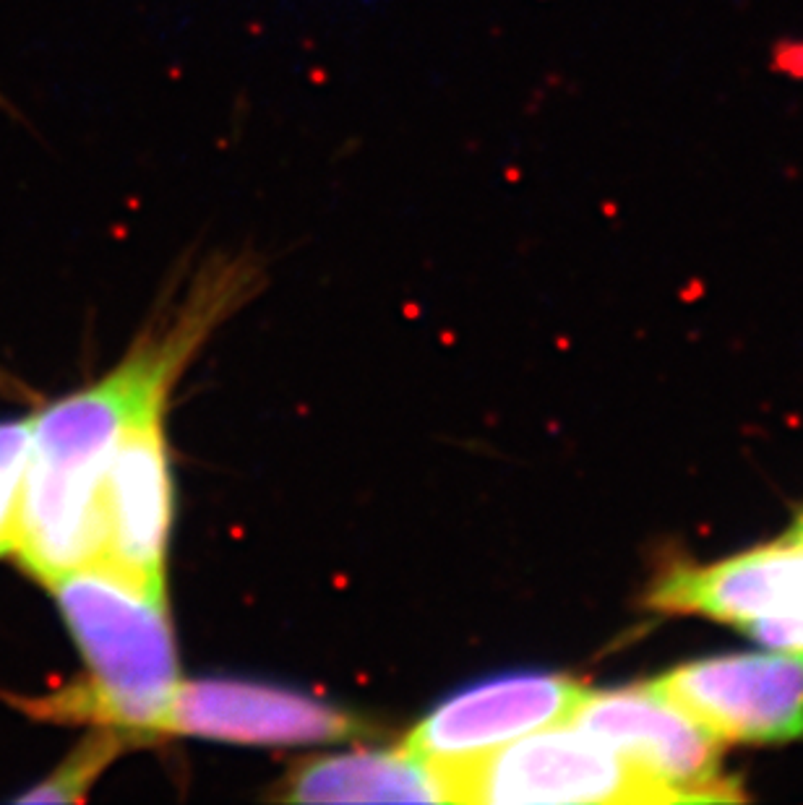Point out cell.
I'll use <instances>...</instances> for the list:
<instances>
[{"label":"cell","instance_id":"6","mask_svg":"<svg viewBox=\"0 0 803 805\" xmlns=\"http://www.w3.org/2000/svg\"><path fill=\"white\" fill-rule=\"evenodd\" d=\"M584 691L579 681L555 672L524 670L486 678L443 698L412 730L405 748L436 766H449L564 722Z\"/></svg>","mask_w":803,"mask_h":805},{"label":"cell","instance_id":"4","mask_svg":"<svg viewBox=\"0 0 803 805\" xmlns=\"http://www.w3.org/2000/svg\"><path fill=\"white\" fill-rule=\"evenodd\" d=\"M566 722L600 740L629 766L645 774L670 803L741 800L738 784L725 777L720 740L649 683L584 691Z\"/></svg>","mask_w":803,"mask_h":805},{"label":"cell","instance_id":"10","mask_svg":"<svg viewBox=\"0 0 803 805\" xmlns=\"http://www.w3.org/2000/svg\"><path fill=\"white\" fill-rule=\"evenodd\" d=\"M284 787V797L297 803H446L439 769L409 748L311 761Z\"/></svg>","mask_w":803,"mask_h":805},{"label":"cell","instance_id":"14","mask_svg":"<svg viewBox=\"0 0 803 805\" xmlns=\"http://www.w3.org/2000/svg\"><path fill=\"white\" fill-rule=\"evenodd\" d=\"M793 526H801V529H803V514H801V516H795V519H793Z\"/></svg>","mask_w":803,"mask_h":805},{"label":"cell","instance_id":"1","mask_svg":"<svg viewBox=\"0 0 803 805\" xmlns=\"http://www.w3.org/2000/svg\"><path fill=\"white\" fill-rule=\"evenodd\" d=\"M193 305L167 339L136 349L128 362L89 389L68 394L32 417L13 555L32 576L53 579L102 558V492L110 459L128 423L149 404L165 402L172 373L191 352L209 318L199 284Z\"/></svg>","mask_w":803,"mask_h":805},{"label":"cell","instance_id":"12","mask_svg":"<svg viewBox=\"0 0 803 805\" xmlns=\"http://www.w3.org/2000/svg\"><path fill=\"white\" fill-rule=\"evenodd\" d=\"M32 420H0V558L13 555V529Z\"/></svg>","mask_w":803,"mask_h":805},{"label":"cell","instance_id":"13","mask_svg":"<svg viewBox=\"0 0 803 805\" xmlns=\"http://www.w3.org/2000/svg\"><path fill=\"white\" fill-rule=\"evenodd\" d=\"M744 633L757 638L762 647L782 649V651H803V616L759 620L744 628Z\"/></svg>","mask_w":803,"mask_h":805},{"label":"cell","instance_id":"3","mask_svg":"<svg viewBox=\"0 0 803 805\" xmlns=\"http://www.w3.org/2000/svg\"><path fill=\"white\" fill-rule=\"evenodd\" d=\"M436 769L446 803H670L652 779L566 719Z\"/></svg>","mask_w":803,"mask_h":805},{"label":"cell","instance_id":"2","mask_svg":"<svg viewBox=\"0 0 803 805\" xmlns=\"http://www.w3.org/2000/svg\"><path fill=\"white\" fill-rule=\"evenodd\" d=\"M47 586L89 670L86 688L50 706L102 722L123 738L167 732L181 683L165 592L104 563L68 571Z\"/></svg>","mask_w":803,"mask_h":805},{"label":"cell","instance_id":"5","mask_svg":"<svg viewBox=\"0 0 803 805\" xmlns=\"http://www.w3.org/2000/svg\"><path fill=\"white\" fill-rule=\"evenodd\" d=\"M647 683L720 743L803 738V651L701 657Z\"/></svg>","mask_w":803,"mask_h":805},{"label":"cell","instance_id":"11","mask_svg":"<svg viewBox=\"0 0 803 805\" xmlns=\"http://www.w3.org/2000/svg\"><path fill=\"white\" fill-rule=\"evenodd\" d=\"M120 740H125L120 732L107 730L100 735H91L84 740V746L76 748L63 766L39 782L32 793L21 795L24 803H63V800H81L86 787H89L104 766L115 759L120 748Z\"/></svg>","mask_w":803,"mask_h":805},{"label":"cell","instance_id":"8","mask_svg":"<svg viewBox=\"0 0 803 805\" xmlns=\"http://www.w3.org/2000/svg\"><path fill=\"white\" fill-rule=\"evenodd\" d=\"M647 607L701 616L735 628L803 616V529L704 566H676L647 592Z\"/></svg>","mask_w":803,"mask_h":805},{"label":"cell","instance_id":"7","mask_svg":"<svg viewBox=\"0 0 803 805\" xmlns=\"http://www.w3.org/2000/svg\"><path fill=\"white\" fill-rule=\"evenodd\" d=\"M162 407L165 402L141 409L113 451L102 492L104 545L97 560L157 592H165L172 503Z\"/></svg>","mask_w":803,"mask_h":805},{"label":"cell","instance_id":"9","mask_svg":"<svg viewBox=\"0 0 803 805\" xmlns=\"http://www.w3.org/2000/svg\"><path fill=\"white\" fill-rule=\"evenodd\" d=\"M167 730L248 746H300L352 738L355 716L279 685L196 681L178 685Z\"/></svg>","mask_w":803,"mask_h":805}]
</instances>
